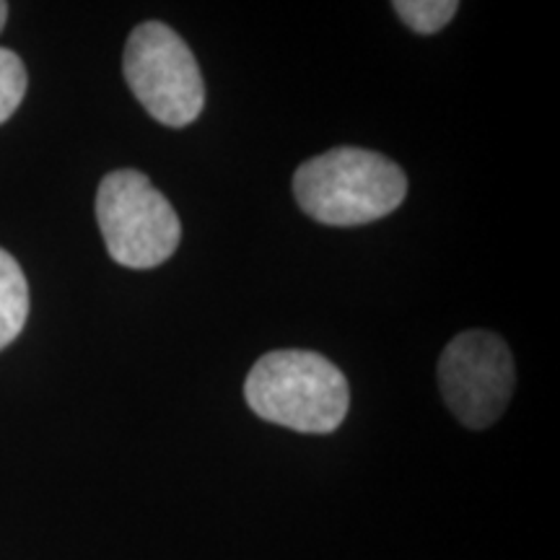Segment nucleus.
<instances>
[{"label":"nucleus","instance_id":"f257e3e1","mask_svg":"<svg viewBox=\"0 0 560 560\" xmlns=\"http://www.w3.org/2000/svg\"><path fill=\"white\" fill-rule=\"evenodd\" d=\"M299 208L325 226H361L395 213L408 195V177L395 161L363 149H332L296 170Z\"/></svg>","mask_w":560,"mask_h":560},{"label":"nucleus","instance_id":"f03ea898","mask_svg":"<svg viewBox=\"0 0 560 560\" xmlns=\"http://www.w3.org/2000/svg\"><path fill=\"white\" fill-rule=\"evenodd\" d=\"M255 416L301 433H332L348 416L350 392L342 371L314 350L265 353L244 382Z\"/></svg>","mask_w":560,"mask_h":560},{"label":"nucleus","instance_id":"7ed1b4c3","mask_svg":"<svg viewBox=\"0 0 560 560\" xmlns=\"http://www.w3.org/2000/svg\"><path fill=\"white\" fill-rule=\"evenodd\" d=\"M96 221L109 257L132 270H149L177 252L182 223L172 202L136 170L112 172L96 190Z\"/></svg>","mask_w":560,"mask_h":560},{"label":"nucleus","instance_id":"20e7f679","mask_svg":"<svg viewBox=\"0 0 560 560\" xmlns=\"http://www.w3.org/2000/svg\"><path fill=\"white\" fill-rule=\"evenodd\" d=\"M125 81L153 120L187 128L206 107V83L187 42L161 21L130 32L122 55Z\"/></svg>","mask_w":560,"mask_h":560},{"label":"nucleus","instance_id":"39448f33","mask_svg":"<svg viewBox=\"0 0 560 560\" xmlns=\"http://www.w3.org/2000/svg\"><path fill=\"white\" fill-rule=\"evenodd\" d=\"M516 371L506 340L488 330H467L439 359V387L467 429H488L514 395Z\"/></svg>","mask_w":560,"mask_h":560},{"label":"nucleus","instance_id":"423d86ee","mask_svg":"<svg viewBox=\"0 0 560 560\" xmlns=\"http://www.w3.org/2000/svg\"><path fill=\"white\" fill-rule=\"evenodd\" d=\"M30 317V283L24 270L5 249H0V350L11 346Z\"/></svg>","mask_w":560,"mask_h":560},{"label":"nucleus","instance_id":"0eeeda50","mask_svg":"<svg viewBox=\"0 0 560 560\" xmlns=\"http://www.w3.org/2000/svg\"><path fill=\"white\" fill-rule=\"evenodd\" d=\"M405 24L418 34H436L459 11L457 0H397L392 3Z\"/></svg>","mask_w":560,"mask_h":560},{"label":"nucleus","instance_id":"6e6552de","mask_svg":"<svg viewBox=\"0 0 560 560\" xmlns=\"http://www.w3.org/2000/svg\"><path fill=\"white\" fill-rule=\"evenodd\" d=\"M30 75H26L24 60L16 52L0 47V125L11 120L13 112L24 102Z\"/></svg>","mask_w":560,"mask_h":560},{"label":"nucleus","instance_id":"1a4fd4ad","mask_svg":"<svg viewBox=\"0 0 560 560\" xmlns=\"http://www.w3.org/2000/svg\"><path fill=\"white\" fill-rule=\"evenodd\" d=\"M5 19H9V3H3V0H0V30L5 26Z\"/></svg>","mask_w":560,"mask_h":560}]
</instances>
